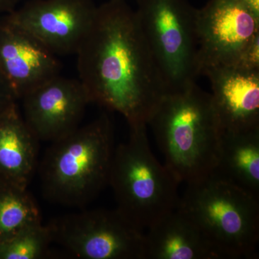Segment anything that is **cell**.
<instances>
[{
	"instance_id": "cell-12",
	"label": "cell",
	"mask_w": 259,
	"mask_h": 259,
	"mask_svg": "<svg viewBox=\"0 0 259 259\" xmlns=\"http://www.w3.org/2000/svg\"><path fill=\"white\" fill-rule=\"evenodd\" d=\"M213 107L222 132L238 133L259 127V71L234 66L207 70Z\"/></svg>"
},
{
	"instance_id": "cell-22",
	"label": "cell",
	"mask_w": 259,
	"mask_h": 259,
	"mask_svg": "<svg viewBox=\"0 0 259 259\" xmlns=\"http://www.w3.org/2000/svg\"><path fill=\"white\" fill-rule=\"evenodd\" d=\"M2 179L1 177H0V182H1Z\"/></svg>"
},
{
	"instance_id": "cell-6",
	"label": "cell",
	"mask_w": 259,
	"mask_h": 259,
	"mask_svg": "<svg viewBox=\"0 0 259 259\" xmlns=\"http://www.w3.org/2000/svg\"><path fill=\"white\" fill-rule=\"evenodd\" d=\"M141 30L168 92L192 83L199 74L197 10L187 0H136Z\"/></svg>"
},
{
	"instance_id": "cell-15",
	"label": "cell",
	"mask_w": 259,
	"mask_h": 259,
	"mask_svg": "<svg viewBox=\"0 0 259 259\" xmlns=\"http://www.w3.org/2000/svg\"><path fill=\"white\" fill-rule=\"evenodd\" d=\"M212 172L259 199V127L222 132L219 161Z\"/></svg>"
},
{
	"instance_id": "cell-5",
	"label": "cell",
	"mask_w": 259,
	"mask_h": 259,
	"mask_svg": "<svg viewBox=\"0 0 259 259\" xmlns=\"http://www.w3.org/2000/svg\"><path fill=\"white\" fill-rule=\"evenodd\" d=\"M146 126H130L128 141L115 147L109 178L117 209L142 230L176 209L180 199V182L155 157Z\"/></svg>"
},
{
	"instance_id": "cell-17",
	"label": "cell",
	"mask_w": 259,
	"mask_h": 259,
	"mask_svg": "<svg viewBox=\"0 0 259 259\" xmlns=\"http://www.w3.org/2000/svg\"><path fill=\"white\" fill-rule=\"evenodd\" d=\"M52 243L47 225L36 223L0 242V259L42 258Z\"/></svg>"
},
{
	"instance_id": "cell-8",
	"label": "cell",
	"mask_w": 259,
	"mask_h": 259,
	"mask_svg": "<svg viewBox=\"0 0 259 259\" xmlns=\"http://www.w3.org/2000/svg\"><path fill=\"white\" fill-rule=\"evenodd\" d=\"M199 74L232 66L259 34V15L243 0H209L197 10Z\"/></svg>"
},
{
	"instance_id": "cell-9",
	"label": "cell",
	"mask_w": 259,
	"mask_h": 259,
	"mask_svg": "<svg viewBox=\"0 0 259 259\" xmlns=\"http://www.w3.org/2000/svg\"><path fill=\"white\" fill-rule=\"evenodd\" d=\"M93 0H30L5 16L56 56L76 54L93 23Z\"/></svg>"
},
{
	"instance_id": "cell-13",
	"label": "cell",
	"mask_w": 259,
	"mask_h": 259,
	"mask_svg": "<svg viewBox=\"0 0 259 259\" xmlns=\"http://www.w3.org/2000/svg\"><path fill=\"white\" fill-rule=\"evenodd\" d=\"M146 259H224L195 223L177 207L148 228Z\"/></svg>"
},
{
	"instance_id": "cell-10",
	"label": "cell",
	"mask_w": 259,
	"mask_h": 259,
	"mask_svg": "<svg viewBox=\"0 0 259 259\" xmlns=\"http://www.w3.org/2000/svg\"><path fill=\"white\" fill-rule=\"evenodd\" d=\"M23 117L39 141L52 143L81 125L91 102L79 79L56 76L21 99Z\"/></svg>"
},
{
	"instance_id": "cell-20",
	"label": "cell",
	"mask_w": 259,
	"mask_h": 259,
	"mask_svg": "<svg viewBox=\"0 0 259 259\" xmlns=\"http://www.w3.org/2000/svg\"><path fill=\"white\" fill-rule=\"evenodd\" d=\"M21 0H0V13H12L18 8Z\"/></svg>"
},
{
	"instance_id": "cell-21",
	"label": "cell",
	"mask_w": 259,
	"mask_h": 259,
	"mask_svg": "<svg viewBox=\"0 0 259 259\" xmlns=\"http://www.w3.org/2000/svg\"><path fill=\"white\" fill-rule=\"evenodd\" d=\"M256 14L259 15V0H243Z\"/></svg>"
},
{
	"instance_id": "cell-16",
	"label": "cell",
	"mask_w": 259,
	"mask_h": 259,
	"mask_svg": "<svg viewBox=\"0 0 259 259\" xmlns=\"http://www.w3.org/2000/svg\"><path fill=\"white\" fill-rule=\"evenodd\" d=\"M41 223L40 211L27 188L0 182V242Z\"/></svg>"
},
{
	"instance_id": "cell-4",
	"label": "cell",
	"mask_w": 259,
	"mask_h": 259,
	"mask_svg": "<svg viewBox=\"0 0 259 259\" xmlns=\"http://www.w3.org/2000/svg\"><path fill=\"white\" fill-rule=\"evenodd\" d=\"M177 207L224 259L258 258L259 199L212 172L187 184Z\"/></svg>"
},
{
	"instance_id": "cell-19",
	"label": "cell",
	"mask_w": 259,
	"mask_h": 259,
	"mask_svg": "<svg viewBox=\"0 0 259 259\" xmlns=\"http://www.w3.org/2000/svg\"><path fill=\"white\" fill-rule=\"evenodd\" d=\"M18 100L14 90L0 70V115L18 105Z\"/></svg>"
},
{
	"instance_id": "cell-1",
	"label": "cell",
	"mask_w": 259,
	"mask_h": 259,
	"mask_svg": "<svg viewBox=\"0 0 259 259\" xmlns=\"http://www.w3.org/2000/svg\"><path fill=\"white\" fill-rule=\"evenodd\" d=\"M79 80L91 102L119 112L130 126L148 125L169 93L126 0L97 6L76 51Z\"/></svg>"
},
{
	"instance_id": "cell-3",
	"label": "cell",
	"mask_w": 259,
	"mask_h": 259,
	"mask_svg": "<svg viewBox=\"0 0 259 259\" xmlns=\"http://www.w3.org/2000/svg\"><path fill=\"white\" fill-rule=\"evenodd\" d=\"M115 149L107 114L51 143L39 165L44 196L69 207L90 203L109 185Z\"/></svg>"
},
{
	"instance_id": "cell-11",
	"label": "cell",
	"mask_w": 259,
	"mask_h": 259,
	"mask_svg": "<svg viewBox=\"0 0 259 259\" xmlns=\"http://www.w3.org/2000/svg\"><path fill=\"white\" fill-rule=\"evenodd\" d=\"M0 70L18 100L60 75L57 56L6 18L0 21Z\"/></svg>"
},
{
	"instance_id": "cell-7",
	"label": "cell",
	"mask_w": 259,
	"mask_h": 259,
	"mask_svg": "<svg viewBox=\"0 0 259 259\" xmlns=\"http://www.w3.org/2000/svg\"><path fill=\"white\" fill-rule=\"evenodd\" d=\"M53 243L84 259H146L145 234L119 209L66 214L47 225Z\"/></svg>"
},
{
	"instance_id": "cell-2",
	"label": "cell",
	"mask_w": 259,
	"mask_h": 259,
	"mask_svg": "<svg viewBox=\"0 0 259 259\" xmlns=\"http://www.w3.org/2000/svg\"><path fill=\"white\" fill-rule=\"evenodd\" d=\"M179 182L188 184L218 166L222 130L212 97L196 83L167 94L148 122Z\"/></svg>"
},
{
	"instance_id": "cell-14",
	"label": "cell",
	"mask_w": 259,
	"mask_h": 259,
	"mask_svg": "<svg viewBox=\"0 0 259 259\" xmlns=\"http://www.w3.org/2000/svg\"><path fill=\"white\" fill-rule=\"evenodd\" d=\"M39 141L18 105L0 115V177L27 188L38 166Z\"/></svg>"
},
{
	"instance_id": "cell-18",
	"label": "cell",
	"mask_w": 259,
	"mask_h": 259,
	"mask_svg": "<svg viewBox=\"0 0 259 259\" xmlns=\"http://www.w3.org/2000/svg\"><path fill=\"white\" fill-rule=\"evenodd\" d=\"M232 66L246 71H259V34L242 51Z\"/></svg>"
}]
</instances>
